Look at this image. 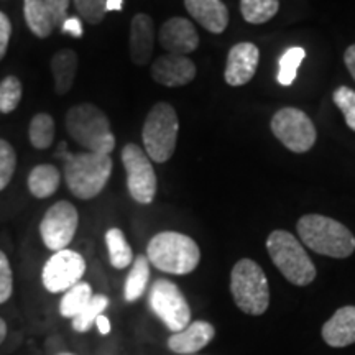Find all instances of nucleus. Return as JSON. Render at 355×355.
<instances>
[{
  "instance_id": "1",
  "label": "nucleus",
  "mask_w": 355,
  "mask_h": 355,
  "mask_svg": "<svg viewBox=\"0 0 355 355\" xmlns=\"http://www.w3.org/2000/svg\"><path fill=\"white\" fill-rule=\"evenodd\" d=\"M296 229L304 245L316 254L332 259H347L355 252L354 234L331 217L319 214L303 216Z\"/></svg>"
},
{
  "instance_id": "2",
  "label": "nucleus",
  "mask_w": 355,
  "mask_h": 355,
  "mask_svg": "<svg viewBox=\"0 0 355 355\" xmlns=\"http://www.w3.org/2000/svg\"><path fill=\"white\" fill-rule=\"evenodd\" d=\"M146 259L159 272L171 275H189L201 261L199 245L189 235L180 232H159L146 247Z\"/></svg>"
},
{
  "instance_id": "3",
  "label": "nucleus",
  "mask_w": 355,
  "mask_h": 355,
  "mask_svg": "<svg viewBox=\"0 0 355 355\" xmlns=\"http://www.w3.org/2000/svg\"><path fill=\"white\" fill-rule=\"evenodd\" d=\"M110 155L83 152L66 153L64 180L71 193L79 199L99 196L112 175Z\"/></svg>"
},
{
  "instance_id": "4",
  "label": "nucleus",
  "mask_w": 355,
  "mask_h": 355,
  "mask_svg": "<svg viewBox=\"0 0 355 355\" xmlns=\"http://www.w3.org/2000/svg\"><path fill=\"white\" fill-rule=\"evenodd\" d=\"M66 130L86 152L109 155L115 148V135L107 115L94 104L71 107L66 114Z\"/></svg>"
},
{
  "instance_id": "5",
  "label": "nucleus",
  "mask_w": 355,
  "mask_h": 355,
  "mask_svg": "<svg viewBox=\"0 0 355 355\" xmlns=\"http://www.w3.org/2000/svg\"><path fill=\"white\" fill-rule=\"evenodd\" d=\"M266 250L275 266L293 285L306 286L314 282L316 266L293 234L273 230L266 239Z\"/></svg>"
},
{
  "instance_id": "6",
  "label": "nucleus",
  "mask_w": 355,
  "mask_h": 355,
  "mask_svg": "<svg viewBox=\"0 0 355 355\" xmlns=\"http://www.w3.org/2000/svg\"><path fill=\"white\" fill-rule=\"evenodd\" d=\"M230 293L237 308L250 316H260L270 306L268 279L261 266L250 259H242L234 265Z\"/></svg>"
},
{
  "instance_id": "7",
  "label": "nucleus",
  "mask_w": 355,
  "mask_h": 355,
  "mask_svg": "<svg viewBox=\"0 0 355 355\" xmlns=\"http://www.w3.org/2000/svg\"><path fill=\"white\" fill-rule=\"evenodd\" d=\"M180 132V121L173 105L166 102L155 104L146 115L141 139L145 153L152 162L165 163L173 157Z\"/></svg>"
},
{
  "instance_id": "8",
  "label": "nucleus",
  "mask_w": 355,
  "mask_h": 355,
  "mask_svg": "<svg viewBox=\"0 0 355 355\" xmlns=\"http://www.w3.org/2000/svg\"><path fill=\"white\" fill-rule=\"evenodd\" d=\"M272 132L293 153H304L316 144V127L303 110L295 107L279 109L272 119Z\"/></svg>"
},
{
  "instance_id": "9",
  "label": "nucleus",
  "mask_w": 355,
  "mask_h": 355,
  "mask_svg": "<svg viewBox=\"0 0 355 355\" xmlns=\"http://www.w3.org/2000/svg\"><path fill=\"white\" fill-rule=\"evenodd\" d=\"M150 306L171 332L183 331L191 322V308L176 283L159 278L150 290Z\"/></svg>"
},
{
  "instance_id": "10",
  "label": "nucleus",
  "mask_w": 355,
  "mask_h": 355,
  "mask_svg": "<svg viewBox=\"0 0 355 355\" xmlns=\"http://www.w3.org/2000/svg\"><path fill=\"white\" fill-rule=\"evenodd\" d=\"M122 163L127 171V189L133 201L150 204L157 194L158 181L152 159L135 144H127L122 148Z\"/></svg>"
},
{
  "instance_id": "11",
  "label": "nucleus",
  "mask_w": 355,
  "mask_h": 355,
  "mask_svg": "<svg viewBox=\"0 0 355 355\" xmlns=\"http://www.w3.org/2000/svg\"><path fill=\"white\" fill-rule=\"evenodd\" d=\"M79 225L78 209L69 201H58L53 204L40 224V234L46 248L60 252L68 248L73 242Z\"/></svg>"
},
{
  "instance_id": "12",
  "label": "nucleus",
  "mask_w": 355,
  "mask_h": 355,
  "mask_svg": "<svg viewBox=\"0 0 355 355\" xmlns=\"http://www.w3.org/2000/svg\"><path fill=\"white\" fill-rule=\"evenodd\" d=\"M86 273V260L78 252L64 250L55 252L43 266L42 282L46 291L64 293L71 286L81 282Z\"/></svg>"
},
{
  "instance_id": "13",
  "label": "nucleus",
  "mask_w": 355,
  "mask_h": 355,
  "mask_svg": "<svg viewBox=\"0 0 355 355\" xmlns=\"http://www.w3.org/2000/svg\"><path fill=\"white\" fill-rule=\"evenodd\" d=\"M260 51L254 43H237L230 48L225 64L224 78L229 86L239 87L250 83L254 79L257 68H259Z\"/></svg>"
},
{
  "instance_id": "14",
  "label": "nucleus",
  "mask_w": 355,
  "mask_h": 355,
  "mask_svg": "<svg viewBox=\"0 0 355 355\" xmlns=\"http://www.w3.org/2000/svg\"><path fill=\"white\" fill-rule=\"evenodd\" d=\"M152 78L166 87L186 86L196 78V64L188 56L166 53L152 64Z\"/></svg>"
},
{
  "instance_id": "15",
  "label": "nucleus",
  "mask_w": 355,
  "mask_h": 355,
  "mask_svg": "<svg viewBox=\"0 0 355 355\" xmlns=\"http://www.w3.org/2000/svg\"><path fill=\"white\" fill-rule=\"evenodd\" d=\"M162 46L171 55H189L198 48L199 35L194 25L183 17L166 20L158 33Z\"/></svg>"
},
{
  "instance_id": "16",
  "label": "nucleus",
  "mask_w": 355,
  "mask_h": 355,
  "mask_svg": "<svg viewBox=\"0 0 355 355\" xmlns=\"http://www.w3.org/2000/svg\"><path fill=\"white\" fill-rule=\"evenodd\" d=\"M216 329L207 321L189 322L183 331L173 332L168 339V349L180 355H193L214 339Z\"/></svg>"
},
{
  "instance_id": "17",
  "label": "nucleus",
  "mask_w": 355,
  "mask_h": 355,
  "mask_svg": "<svg viewBox=\"0 0 355 355\" xmlns=\"http://www.w3.org/2000/svg\"><path fill=\"white\" fill-rule=\"evenodd\" d=\"M186 10L207 32L219 35L229 25V10L222 0H184Z\"/></svg>"
},
{
  "instance_id": "18",
  "label": "nucleus",
  "mask_w": 355,
  "mask_h": 355,
  "mask_svg": "<svg viewBox=\"0 0 355 355\" xmlns=\"http://www.w3.org/2000/svg\"><path fill=\"white\" fill-rule=\"evenodd\" d=\"M155 44V25L152 17L137 13L130 24V58L137 66L150 61Z\"/></svg>"
},
{
  "instance_id": "19",
  "label": "nucleus",
  "mask_w": 355,
  "mask_h": 355,
  "mask_svg": "<svg viewBox=\"0 0 355 355\" xmlns=\"http://www.w3.org/2000/svg\"><path fill=\"white\" fill-rule=\"evenodd\" d=\"M322 339L331 347L355 344V306H344L322 326Z\"/></svg>"
},
{
  "instance_id": "20",
  "label": "nucleus",
  "mask_w": 355,
  "mask_h": 355,
  "mask_svg": "<svg viewBox=\"0 0 355 355\" xmlns=\"http://www.w3.org/2000/svg\"><path fill=\"white\" fill-rule=\"evenodd\" d=\"M53 79H55V91L60 96L68 94L76 79L78 55L73 50H61L51 58L50 63Z\"/></svg>"
},
{
  "instance_id": "21",
  "label": "nucleus",
  "mask_w": 355,
  "mask_h": 355,
  "mask_svg": "<svg viewBox=\"0 0 355 355\" xmlns=\"http://www.w3.org/2000/svg\"><path fill=\"white\" fill-rule=\"evenodd\" d=\"M24 15L35 37L46 38L56 28L51 12L43 0H24Z\"/></svg>"
},
{
  "instance_id": "22",
  "label": "nucleus",
  "mask_w": 355,
  "mask_h": 355,
  "mask_svg": "<svg viewBox=\"0 0 355 355\" xmlns=\"http://www.w3.org/2000/svg\"><path fill=\"white\" fill-rule=\"evenodd\" d=\"M61 183V173L53 165L35 166L28 175V189L35 198L44 199L56 193Z\"/></svg>"
},
{
  "instance_id": "23",
  "label": "nucleus",
  "mask_w": 355,
  "mask_h": 355,
  "mask_svg": "<svg viewBox=\"0 0 355 355\" xmlns=\"http://www.w3.org/2000/svg\"><path fill=\"white\" fill-rule=\"evenodd\" d=\"M150 279V261L146 257L139 255L133 260L130 273L127 275L125 288H123V296L128 303H135L144 296Z\"/></svg>"
},
{
  "instance_id": "24",
  "label": "nucleus",
  "mask_w": 355,
  "mask_h": 355,
  "mask_svg": "<svg viewBox=\"0 0 355 355\" xmlns=\"http://www.w3.org/2000/svg\"><path fill=\"white\" fill-rule=\"evenodd\" d=\"M105 243H107L110 265L117 270H123L133 263V252L128 245L125 235L121 229L112 227L105 232Z\"/></svg>"
},
{
  "instance_id": "25",
  "label": "nucleus",
  "mask_w": 355,
  "mask_h": 355,
  "mask_svg": "<svg viewBox=\"0 0 355 355\" xmlns=\"http://www.w3.org/2000/svg\"><path fill=\"white\" fill-rule=\"evenodd\" d=\"M94 293L92 286L86 282H79L74 286H71L68 291H64L63 298L60 303V313L63 318L73 319L81 313V309L91 301Z\"/></svg>"
},
{
  "instance_id": "26",
  "label": "nucleus",
  "mask_w": 355,
  "mask_h": 355,
  "mask_svg": "<svg viewBox=\"0 0 355 355\" xmlns=\"http://www.w3.org/2000/svg\"><path fill=\"white\" fill-rule=\"evenodd\" d=\"M28 139L37 150L50 148L55 139V121L50 114L40 112L35 115L28 127Z\"/></svg>"
},
{
  "instance_id": "27",
  "label": "nucleus",
  "mask_w": 355,
  "mask_h": 355,
  "mask_svg": "<svg viewBox=\"0 0 355 355\" xmlns=\"http://www.w3.org/2000/svg\"><path fill=\"white\" fill-rule=\"evenodd\" d=\"M279 10L278 0H241V12L248 24H266Z\"/></svg>"
},
{
  "instance_id": "28",
  "label": "nucleus",
  "mask_w": 355,
  "mask_h": 355,
  "mask_svg": "<svg viewBox=\"0 0 355 355\" xmlns=\"http://www.w3.org/2000/svg\"><path fill=\"white\" fill-rule=\"evenodd\" d=\"M306 56L304 48L293 46L283 53L278 64V83L282 86H291L298 76V68Z\"/></svg>"
},
{
  "instance_id": "29",
  "label": "nucleus",
  "mask_w": 355,
  "mask_h": 355,
  "mask_svg": "<svg viewBox=\"0 0 355 355\" xmlns=\"http://www.w3.org/2000/svg\"><path fill=\"white\" fill-rule=\"evenodd\" d=\"M109 306V298L104 295H94L91 301L84 306L81 313L78 316H74L73 321V329L76 332H87L92 327V324L96 322V319L104 313L105 308Z\"/></svg>"
},
{
  "instance_id": "30",
  "label": "nucleus",
  "mask_w": 355,
  "mask_h": 355,
  "mask_svg": "<svg viewBox=\"0 0 355 355\" xmlns=\"http://www.w3.org/2000/svg\"><path fill=\"white\" fill-rule=\"evenodd\" d=\"M21 101V83L17 76H7L0 83V112L10 114Z\"/></svg>"
},
{
  "instance_id": "31",
  "label": "nucleus",
  "mask_w": 355,
  "mask_h": 355,
  "mask_svg": "<svg viewBox=\"0 0 355 355\" xmlns=\"http://www.w3.org/2000/svg\"><path fill=\"white\" fill-rule=\"evenodd\" d=\"M334 104L339 107L340 112L344 114L345 122L350 130L355 132V91L347 86L337 87L332 94Z\"/></svg>"
},
{
  "instance_id": "32",
  "label": "nucleus",
  "mask_w": 355,
  "mask_h": 355,
  "mask_svg": "<svg viewBox=\"0 0 355 355\" xmlns=\"http://www.w3.org/2000/svg\"><path fill=\"white\" fill-rule=\"evenodd\" d=\"M17 166V153L8 141L0 139V191L10 183Z\"/></svg>"
},
{
  "instance_id": "33",
  "label": "nucleus",
  "mask_w": 355,
  "mask_h": 355,
  "mask_svg": "<svg viewBox=\"0 0 355 355\" xmlns=\"http://www.w3.org/2000/svg\"><path fill=\"white\" fill-rule=\"evenodd\" d=\"M74 7L83 20L97 25L105 17V0H73Z\"/></svg>"
},
{
  "instance_id": "34",
  "label": "nucleus",
  "mask_w": 355,
  "mask_h": 355,
  "mask_svg": "<svg viewBox=\"0 0 355 355\" xmlns=\"http://www.w3.org/2000/svg\"><path fill=\"white\" fill-rule=\"evenodd\" d=\"M13 293V273L7 255L0 250V304L7 303Z\"/></svg>"
},
{
  "instance_id": "35",
  "label": "nucleus",
  "mask_w": 355,
  "mask_h": 355,
  "mask_svg": "<svg viewBox=\"0 0 355 355\" xmlns=\"http://www.w3.org/2000/svg\"><path fill=\"white\" fill-rule=\"evenodd\" d=\"M46 3L48 10L51 12L53 20H55V26H61V24L68 19V7L71 0H43Z\"/></svg>"
},
{
  "instance_id": "36",
  "label": "nucleus",
  "mask_w": 355,
  "mask_h": 355,
  "mask_svg": "<svg viewBox=\"0 0 355 355\" xmlns=\"http://www.w3.org/2000/svg\"><path fill=\"white\" fill-rule=\"evenodd\" d=\"M10 35H12V25L8 17L3 12H0V61L3 60L6 56L7 48H8V42H10Z\"/></svg>"
},
{
  "instance_id": "37",
  "label": "nucleus",
  "mask_w": 355,
  "mask_h": 355,
  "mask_svg": "<svg viewBox=\"0 0 355 355\" xmlns=\"http://www.w3.org/2000/svg\"><path fill=\"white\" fill-rule=\"evenodd\" d=\"M61 30L64 33H69L71 37L81 38L83 37V24L78 17H68L63 24H61Z\"/></svg>"
},
{
  "instance_id": "38",
  "label": "nucleus",
  "mask_w": 355,
  "mask_h": 355,
  "mask_svg": "<svg viewBox=\"0 0 355 355\" xmlns=\"http://www.w3.org/2000/svg\"><path fill=\"white\" fill-rule=\"evenodd\" d=\"M344 61H345V66H347L350 76L355 79V44H350L347 50H345Z\"/></svg>"
},
{
  "instance_id": "39",
  "label": "nucleus",
  "mask_w": 355,
  "mask_h": 355,
  "mask_svg": "<svg viewBox=\"0 0 355 355\" xmlns=\"http://www.w3.org/2000/svg\"><path fill=\"white\" fill-rule=\"evenodd\" d=\"M96 324H97V329H99L102 336L109 334V332H110V321L104 316V314H101V316L96 319Z\"/></svg>"
},
{
  "instance_id": "40",
  "label": "nucleus",
  "mask_w": 355,
  "mask_h": 355,
  "mask_svg": "<svg viewBox=\"0 0 355 355\" xmlns=\"http://www.w3.org/2000/svg\"><path fill=\"white\" fill-rule=\"evenodd\" d=\"M123 0H105V12L122 10Z\"/></svg>"
},
{
  "instance_id": "41",
  "label": "nucleus",
  "mask_w": 355,
  "mask_h": 355,
  "mask_svg": "<svg viewBox=\"0 0 355 355\" xmlns=\"http://www.w3.org/2000/svg\"><path fill=\"white\" fill-rule=\"evenodd\" d=\"M6 337H7V322L0 318V344L6 340Z\"/></svg>"
},
{
  "instance_id": "42",
  "label": "nucleus",
  "mask_w": 355,
  "mask_h": 355,
  "mask_svg": "<svg viewBox=\"0 0 355 355\" xmlns=\"http://www.w3.org/2000/svg\"><path fill=\"white\" fill-rule=\"evenodd\" d=\"M58 355H76V354H71V352H61V354H58Z\"/></svg>"
}]
</instances>
